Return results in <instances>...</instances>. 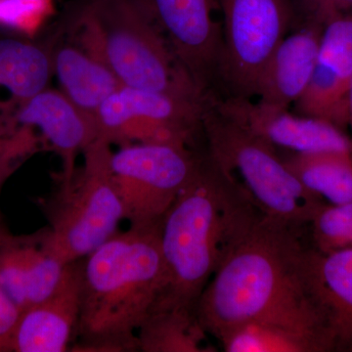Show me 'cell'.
Wrapping results in <instances>:
<instances>
[{"label":"cell","instance_id":"cell-25","mask_svg":"<svg viewBox=\"0 0 352 352\" xmlns=\"http://www.w3.org/2000/svg\"><path fill=\"white\" fill-rule=\"evenodd\" d=\"M295 19L298 23L324 25L339 16L352 13V0H293Z\"/></svg>","mask_w":352,"mask_h":352},{"label":"cell","instance_id":"cell-22","mask_svg":"<svg viewBox=\"0 0 352 352\" xmlns=\"http://www.w3.org/2000/svg\"><path fill=\"white\" fill-rule=\"evenodd\" d=\"M317 64L351 82L352 13L339 16L324 25Z\"/></svg>","mask_w":352,"mask_h":352},{"label":"cell","instance_id":"cell-17","mask_svg":"<svg viewBox=\"0 0 352 352\" xmlns=\"http://www.w3.org/2000/svg\"><path fill=\"white\" fill-rule=\"evenodd\" d=\"M51 50L24 39L0 36V134L14 131L21 106L47 88Z\"/></svg>","mask_w":352,"mask_h":352},{"label":"cell","instance_id":"cell-21","mask_svg":"<svg viewBox=\"0 0 352 352\" xmlns=\"http://www.w3.org/2000/svg\"><path fill=\"white\" fill-rule=\"evenodd\" d=\"M219 340L226 352H326L320 340L314 336L264 320L241 324Z\"/></svg>","mask_w":352,"mask_h":352},{"label":"cell","instance_id":"cell-14","mask_svg":"<svg viewBox=\"0 0 352 352\" xmlns=\"http://www.w3.org/2000/svg\"><path fill=\"white\" fill-rule=\"evenodd\" d=\"M66 265L52 249L47 226L14 235L0 226V289L21 312L50 295Z\"/></svg>","mask_w":352,"mask_h":352},{"label":"cell","instance_id":"cell-12","mask_svg":"<svg viewBox=\"0 0 352 352\" xmlns=\"http://www.w3.org/2000/svg\"><path fill=\"white\" fill-rule=\"evenodd\" d=\"M303 279L329 352H352V249L307 248Z\"/></svg>","mask_w":352,"mask_h":352},{"label":"cell","instance_id":"cell-18","mask_svg":"<svg viewBox=\"0 0 352 352\" xmlns=\"http://www.w3.org/2000/svg\"><path fill=\"white\" fill-rule=\"evenodd\" d=\"M51 57L62 94L95 120L102 104L122 87L117 76L98 58L73 44L58 46Z\"/></svg>","mask_w":352,"mask_h":352},{"label":"cell","instance_id":"cell-6","mask_svg":"<svg viewBox=\"0 0 352 352\" xmlns=\"http://www.w3.org/2000/svg\"><path fill=\"white\" fill-rule=\"evenodd\" d=\"M83 164L57 186L43 208L52 249L62 263L85 258L119 232L124 208L113 183L107 141L97 138L82 153Z\"/></svg>","mask_w":352,"mask_h":352},{"label":"cell","instance_id":"cell-23","mask_svg":"<svg viewBox=\"0 0 352 352\" xmlns=\"http://www.w3.org/2000/svg\"><path fill=\"white\" fill-rule=\"evenodd\" d=\"M309 226L317 251L352 249V201L340 205L324 204Z\"/></svg>","mask_w":352,"mask_h":352},{"label":"cell","instance_id":"cell-19","mask_svg":"<svg viewBox=\"0 0 352 352\" xmlns=\"http://www.w3.org/2000/svg\"><path fill=\"white\" fill-rule=\"evenodd\" d=\"M196 308L155 305L138 331L141 352H212Z\"/></svg>","mask_w":352,"mask_h":352},{"label":"cell","instance_id":"cell-5","mask_svg":"<svg viewBox=\"0 0 352 352\" xmlns=\"http://www.w3.org/2000/svg\"><path fill=\"white\" fill-rule=\"evenodd\" d=\"M205 152L236 178L264 214L309 226L326 203L303 186L276 147L222 112L210 97L201 120Z\"/></svg>","mask_w":352,"mask_h":352},{"label":"cell","instance_id":"cell-26","mask_svg":"<svg viewBox=\"0 0 352 352\" xmlns=\"http://www.w3.org/2000/svg\"><path fill=\"white\" fill-rule=\"evenodd\" d=\"M20 315V308L0 289V352H11Z\"/></svg>","mask_w":352,"mask_h":352},{"label":"cell","instance_id":"cell-3","mask_svg":"<svg viewBox=\"0 0 352 352\" xmlns=\"http://www.w3.org/2000/svg\"><path fill=\"white\" fill-rule=\"evenodd\" d=\"M166 285L161 224L116 233L82 259V307L69 351H139L138 329Z\"/></svg>","mask_w":352,"mask_h":352},{"label":"cell","instance_id":"cell-15","mask_svg":"<svg viewBox=\"0 0 352 352\" xmlns=\"http://www.w3.org/2000/svg\"><path fill=\"white\" fill-rule=\"evenodd\" d=\"M15 126L38 129L41 139L62 160L61 176L75 173L80 153L98 138L94 119L85 115L61 90L45 88L21 106Z\"/></svg>","mask_w":352,"mask_h":352},{"label":"cell","instance_id":"cell-20","mask_svg":"<svg viewBox=\"0 0 352 352\" xmlns=\"http://www.w3.org/2000/svg\"><path fill=\"white\" fill-rule=\"evenodd\" d=\"M282 157L303 186L328 204L352 201V153L291 152Z\"/></svg>","mask_w":352,"mask_h":352},{"label":"cell","instance_id":"cell-28","mask_svg":"<svg viewBox=\"0 0 352 352\" xmlns=\"http://www.w3.org/2000/svg\"><path fill=\"white\" fill-rule=\"evenodd\" d=\"M351 129H352V126H351ZM351 139H352V138H351Z\"/></svg>","mask_w":352,"mask_h":352},{"label":"cell","instance_id":"cell-13","mask_svg":"<svg viewBox=\"0 0 352 352\" xmlns=\"http://www.w3.org/2000/svg\"><path fill=\"white\" fill-rule=\"evenodd\" d=\"M82 307V259L67 264L55 289L21 312L11 352H65L75 340Z\"/></svg>","mask_w":352,"mask_h":352},{"label":"cell","instance_id":"cell-1","mask_svg":"<svg viewBox=\"0 0 352 352\" xmlns=\"http://www.w3.org/2000/svg\"><path fill=\"white\" fill-rule=\"evenodd\" d=\"M300 227L263 214L220 266L197 302L206 332L219 340L241 324L264 320L327 342L305 289Z\"/></svg>","mask_w":352,"mask_h":352},{"label":"cell","instance_id":"cell-7","mask_svg":"<svg viewBox=\"0 0 352 352\" xmlns=\"http://www.w3.org/2000/svg\"><path fill=\"white\" fill-rule=\"evenodd\" d=\"M210 95L175 94L122 85L95 116L98 138L112 144L155 143L194 149Z\"/></svg>","mask_w":352,"mask_h":352},{"label":"cell","instance_id":"cell-4","mask_svg":"<svg viewBox=\"0 0 352 352\" xmlns=\"http://www.w3.org/2000/svg\"><path fill=\"white\" fill-rule=\"evenodd\" d=\"M85 50L124 87L175 94H203L173 56L139 0H91L82 14Z\"/></svg>","mask_w":352,"mask_h":352},{"label":"cell","instance_id":"cell-8","mask_svg":"<svg viewBox=\"0 0 352 352\" xmlns=\"http://www.w3.org/2000/svg\"><path fill=\"white\" fill-rule=\"evenodd\" d=\"M223 15L220 96H256L273 51L291 31L293 0H217Z\"/></svg>","mask_w":352,"mask_h":352},{"label":"cell","instance_id":"cell-10","mask_svg":"<svg viewBox=\"0 0 352 352\" xmlns=\"http://www.w3.org/2000/svg\"><path fill=\"white\" fill-rule=\"evenodd\" d=\"M173 56L203 94L220 95L223 34L214 19L217 0H139Z\"/></svg>","mask_w":352,"mask_h":352},{"label":"cell","instance_id":"cell-16","mask_svg":"<svg viewBox=\"0 0 352 352\" xmlns=\"http://www.w3.org/2000/svg\"><path fill=\"white\" fill-rule=\"evenodd\" d=\"M279 43L263 69L256 96L261 103L289 109L302 96L314 74L323 27L298 23Z\"/></svg>","mask_w":352,"mask_h":352},{"label":"cell","instance_id":"cell-11","mask_svg":"<svg viewBox=\"0 0 352 352\" xmlns=\"http://www.w3.org/2000/svg\"><path fill=\"white\" fill-rule=\"evenodd\" d=\"M222 112L239 120L275 147L298 154L352 153V139L330 122L289 112V109L252 103L250 98L215 96Z\"/></svg>","mask_w":352,"mask_h":352},{"label":"cell","instance_id":"cell-27","mask_svg":"<svg viewBox=\"0 0 352 352\" xmlns=\"http://www.w3.org/2000/svg\"><path fill=\"white\" fill-rule=\"evenodd\" d=\"M349 113H351V122H349V126H352V78H351V85H349Z\"/></svg>","mask_w":352,"mask_h":352},{"label":"cell","instance_id":"cell-2","mask_svg":"<svg viewBox=\"0 0 352 352\" xmlns=\"http://www.w3.org/2000/svg\"><path fill=\"white\" fill-rule=\"evenodd\" d=\"M263 214L242 184L201 153L161 223L168 285L155 305L196 308L214 273Z\"/></svg>","mask_w":352,"mask_h":352},{"label":"cell","instance_id":"cell-24","mask_svg":"<svg viewBox=\"0 0 352 352\" xmlns=\"http://www.w3.org/2000/svg\"><path fill=\"white\" fill-rule=\"evenodd\" d=\"M43 139L30 127L19 126L14 131L0 134V193L9 176L23 162L39 151ZM0 214V226H2Z\"/></svg>","mask_w":352,"mask_h":352},{"label":"cell","instance_id":"cell-9","mask_svg":"<svg viewBox=\"0 0 352 352\" xmlns=\"http://www.w3.org/2000/svg\"><path fill=\"white\" fill-rule=\"evenodd\" d=\"M201 152L155 143L120 146L111 157L124 219L131 227L159 226L195 173Z\"/></svg>","mask_w":352,"mask_h":352}]
</instances>
